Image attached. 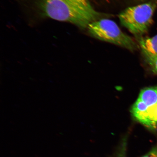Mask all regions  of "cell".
<instances>
[{
  "instance_id": "1",
  "label": "cell",
  "mask_w": 157,
  "mask_h": 157,
  "mask_svg": "<svg viewBox=\"0 0 157 157\" xmlns=\"http://www.w3.org/2000/svg\"><path fill=\"white\" fill-rule=\"evenodd\" d=\"M37 6L44 16L82 29L107 15L96 11L89 0H38Z\"/></svg>"
},
{
  "instance_id": "2",
  "label": "cell",
  "mask_w": 157,
  "mask_h": 157,
  "mask_svg": "<svg viewBox=\"0 0 157 157\" xmlns=\"http://www.w3.org/2000/svg\"><path fill=\"white\" fill-rule=\"evenodd\" d=\"M157 7V1H151L124 10L119 15L121 25L132 34L140 37L148 31Z\"/></svg>"
},
{
  "instance_id": "3",
  "label": "cell",
  "mask_w": 157,
  "mask_h": 157,
  "mask_svg": "<svg viewBox=\"0 0 157 157\" xmlns=\"http://www.w3.org/2000/svg\"><path fill=\"white\" fill-rule=\"evenodd\" d=\"M92 36L126 48L131 51L137 50L138 45L133 39L124 33L114 21L101 18L90 23L87 28Z\"/></svg>"
},
{
  "instance_id": "4",
  "label": "cell",
  "mask_w": 157,
  "mask_h": 157,
  "mask_svg": "<svg viewBox=\"0 0 157 157\" xmlns=\"http://www.w3.org/2000/svg\"><path fill=\"white\" fill-rule=\"evenodd\" d=\"M138 40L142 52L157 56V34L152 37H139Z\"/></svg>"
},
{
  "instance_id": "5",
  "label": "cell",
  "mask_w": 157,
  "mask_h": 157,
  "mask_svg": "<svg viewBox=\"0 0 157 157\" xmlns=\"http://www.w3.org/2000/svg\"><path fill=\"white\" fill-rule=\"evenodd\" d=\"M138 99L144 102L147 106L157 104V86L146 88L141 91Z\"/></svg>"
},
{
  "instance_id": "6",
  "label": "cell",
  "mask_w": 157,
  "mask_h": 157,
  "mask_svg": "<svg viewBox=\"0 0 157 157\" xmlns=\"http://www.w3.org/2000/svg\"><path fill=\"white\" fill-rule=\"evenodd\" d=\"M146 61L153 71L157 74V56L142 52Z\"/></svg>"
},
{
  "instance_id": "7",
  "label": "cell",
  "mask_w": 157,
  "mask_h": 157,
  "mask_svg": "<svg viewBox=\"0 0 157 157\" xmlns=\"http://www.w3.org/2000/svg\"><path fill=\"white\" fill-rule=\"evenodd\" d=\"M141 157H157V146L154 147L150 152Z\"/></svg>"
},
{
  "instance_id": "8",
  "label": "cell",
  "mask_w": 157,
  "mask_h": 157,
  "mask_svg": "<svg viewBox=\"0 0 157 157\" xmlns=\"http://www.w3.org/2000/svg\"><path fill=\"white\" fill-rule=\"evenodd\" d=\"M126 142H124L123 143V147L122 149H121V156H119V157H125V148H126Z\"/></svg>"
},
{
  "instance_id": "9",
  "label": "cell",
  "mask_w": 157,
  "mask_h": 157,
  "mask_svg": "<svg viewBox=\"0 0 157 157\" xmlns=\"http://www.w3.org/2000/svg\"><path fill=\"white\" fill-rule=\"evenodd\" d=\"M137 1H139L141 2H144L147 1V0H137Z\"/></svg>"
}]
</instances>
